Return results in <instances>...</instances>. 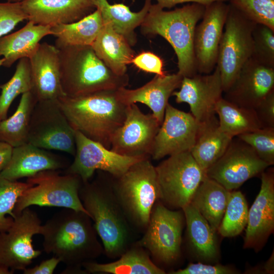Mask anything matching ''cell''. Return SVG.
I'll list each match as a JSON object with an SVG mask.
<instances>
[{
	"label": "cell",
	"mask_w": 274,
	"mask_h": 274,
	"mask_svg": "<svg viewBox=\"0 0 274 274\" xmlns=\"http://www.w3.org/2000/svg\"><path fill=\"white\" fill-rule=\"evenodd\" d=\"M51 26L35 24L31 21L19 30L0 38V56L2 66L10 67L16 61L29 58L38 48L40 41L52 35Z\"/></svg>",
	"instance_id": "obj_27"
},
{
	"label": "cell",
	"mask_w": 274,
	"mask_h": 274,
	"mask_svg": "<svg viewBox=\"0 0 274 274\" xmlns=\"http://www.w3.org/2000/svg\"><path fill=\"white\" fill-rule=\"evenodd\" d=\"M60 259L56 256L42 261L39 264L32 268H26L23 271L24 274H52L58 264L60 262Z\"/></svg>",
	"instance_id": "obj_45"
},
{
	"label": "cell",
	"mask_w": 274,
	"mask_h": 274,
	"mask_svg": "<svg viewBox=\"0 0 274 274\" xmlns=\"http://www.w3.org/2000/svg\"><path fill=\"white\" fill-rule=\"evenodd\" d=\"M183 77L178 73L170 75H156L141 87L129 89L122 87L117 90L119 100L128 106L140 102L147 106L161 125L168 99L175 90L180 88Z\"/></svg>",
	"instance_id": "obj_23"
},
{
	"label": "cell",
	"mask_w": 274,
	"mask_h": 274,
	"mask_svg": "<svg viewBox=\"0 0 274 274\" xmlns=\"http://www.w3.org/2000/svg\"><path fill=\"white\" fill-rule=\"evenodd\" d=\"M147 251L137 243L131 245L119 259L107 263L93 261L83 264L87 273L112 274H164L151 259Z\"/></svg>",
	"instance_id": "obj_28"
},
{
	"label": "cell",
	"mask_w": 274,
	"mask_h": 274,
	"mask_svg": "<svg viewBox=\"0 0 274 274\" xmlns=\"http://www.w3.org/2000/svg\"><path fill=\"white\" fill-rule=\"evenodd\" d=\"M0 121L7 118L9 109L15 98L20 94L30 91L32 81L28 58L19 60L15 73L7 83L0 85Z\"/></svg>",
	"instance_id": "obj_35"
},
{
	"label": "cell",
	"mask_w": 274,
	"mask_h": 274,
	"mask_svg": "<svg viewBox=\"0 0 274 274\" xmlns=\"http://www.w3.org/2000/svg\"><path fill=\"white\" fill-rule=\"evenodd\" d=\"M104 25L99 11L96 9L82 19L71 23L51 27L52 35L56 38L55 47L92 46Z\"/></svg>",
	"instance_id": "obj_32"
},
{
	"label": "cell",
	"mask_w": 274,
	"mask_h": 274,
	"mask_svg": "<svg viewBox=\"0 0 274 274\" xmlns=\"http://www.w3.org/2000/svg\"><path fill=\"white\" fill-rule=\"evenodd\" d=\"M182 210L189 245L193 253L205 262L216 261L219 254L216 231L191 203Z\"/></svg>",
	"instance_id": "obj_25"
},
{
	"label": "cell",
	"mask_w": 274,
	"mask_h": 274,
	"mask_svg": "<svg viewBox=\"0 0 274 274\" xmlns=\"http://www.w3.org/2000/svg\"><path fill=\"white\" fill-rule=\"evenodd\" d=\"M4 61V59L3 58H0V67L3 65V63Z\"/></svg>",
	"instance_id": "obj_51"
},
{
	"label": "cell",
	"mask_w": 274,
	"mask_h": 274,
	"mask_svg": "<svg viewBox=\"0 0 274 274\" xmlns=\"http://www.w3.org/2000/svg\"><path fill=\"white\" fill-rule=\"evenodd\" d=\"M263 127H274V91L255 109Z\"/></svg>",
	"instance_id": "obj_44"
},
{
	"label": "cell",
	"mask_w": 274,
	"mask_h": 274,
	"mask_svg": "<svg viewBox=\"0 0 274 274\" xmlns=\"http://www.w3.org/2000/svg\"><path fill=\"white\" fill-rule=\"evenodd\" d=\"M249 19L274 29V0H228Z\"/></svg>",
	"instance_id": "obj_38"
},
{
	"label": "cell",
	"mask_w": 274,
	"mask_h": 274,
	"mask_svg": "<svg viewBox=\"0 0 274 274\" xmlns=\"http://www.w3.org/2000/svg\"><path fill=\"white\" fill-rule=\"evenodd\" d=\"M259 193L248 211L244 248L258 251L274 230L273 169L261 174Z\"/></svg>",
	"instance_id": "obj_20"
},
{
	"label": "cell",
	"mask_w": 274,
	"mask_h": 274,
	"mask_svg": "<svg viewBox=\"0 0 274 274\" xmlns=\"http://www.w3.org/2000/svg\"><path fill=\"white\" fill-rule=\"evenodd\" d=\"M231 191L206 177L195 191L190 203L217 231L223 217Z\"/></svg>",
	"instance_id": "obj_31"
},
{
	"label": "cell",
	"mask_w": 274,
	"mask_h": 274,
	"mask_svg": "<svg viewBox=\"0 0 274 274\" xmlns=\"http://www.w3.org/2000/svg\"><path fill=\"white\" fill-rule=\"evenodd\" d=\"M238 273L234 268L221 264L201 262L190 263L185 268L169 271L171 274H233Z\"/></svg>",
	"instance_id": "obj_42"
},
{
	"label": "cell",
	"mask_w": 274,
	"mask_h": 274,
	"mask_svg": "<svg viewBox=\"0 0 274 274\" xmlns=\"http://www.w3.org/2000/svg\"><path fill=\"white\" fill-rule=\"evenodd\" d=\"M185 222L182 210H172L158 200L153 207L144 234L137 243L148 251L156 262L172 264L181 255Z\"/></svg>",
	"instance_id": "obj_10"
},
{
	"label": "cell",
	"mask_w": 274,
	"mask_h": 274,
	"mask_svg": "<svg viewBox=\"0 0 274 274\" xmlns=\"http://www.w3.org/2000/svg\"><path fill=\"white\" fill-rule=\"evenodd\" d=\"M41 226L38 215L29 208L17 215L9 229L0 232V263L13 271L27 268L42 253L32 245Z\"/></svg>",
	"instance_id": "obj_12"
},
{
	"label": "cell",
	"mask_w": 274,
	"mask_h": 274,
	"mask_svg": "<svg viewBox=\"0 0 274 274\" xmlns=\"http://www.w3.org/2000/svg\"><path fill=\"white\" fill-rule=\"evenodd\" d=\"M91 46L113 72L120 76L127 74V65L131 63L135 53L127 41L109 24L104 23Z\"/></svg>",
	"instance_id": "obj_26"
},
{
	"label": "cell",
	"mask_w": 274,
	"mask_h": 274,
	"mask_svg": "<svg viewBox=\"0 0 274 274\" xmlns=\"http://www.w3.org/2000/svg\"><path fill=\"white\" fill-rule=\"evenodd\" d=\"M229 10L226 2L205 6L201 21L196 25L193 49L197 73H211L217 65L218 50Z\"/></svg>",
	"instance_id": "obj_16"
},
{
	"label": "cell",
	"mask_w": 274,
	"mask_h": 274,
	"mask_svg": "<svg viewBox=\"0 0 274 274\" xmlns=\"http://www.w3.org/2000/svg\"><path fill=\"white\" fill-rule=\"evenodd\" d=\"M215 112L221 129L233 138L263 127L254 109L239 106L223 97L217 102Z\"/></svg>",
	"instance_id": "obj_33"
},
{
	"label": "cell",
	"mask_w": 274,
	"mask_h": 274,
	"mask_svg": "<svg viewBox=\"0 0 274 274\" xmlns=\"http://www.w3.org/2000/svg\"><path fill=\"white\" fill-rule=\"evenodd\" d=\"M159 200L166 207L182 209L189 204L206 177V171L189 151L168 156L155 166Z\"/></svg>",
	"instance_id": "obj_8"
},
{
	"label": "cell",
	"mask_w": 274,
	"mask_h": 274,
	"mask_svg": "<svg viewBox=\"0 0 274 274\" xmlns=\"http://www.w3.org/2000/svg\"><path fill=\"white\" fill-rule=\"evenodd\" d=\"M223 92L220 73L216 65L210 74L184 77L180 90L175 91L172 95L177 103L188 104L190 113L202 123L215 116V106L222 97Z\"/></svg>",
	"instance_id": "obj_18"
},
{
	"label": "cell",
	"mask_w": 274,
	"mask_h": 274,
	"mask_svg": "<svg viewBox=\"0 0 274 274\" xmlns=\"http://www.w3.org/2000/svg\"><path fill=\"white\" fill-rule=\"evenodd\" d=\"M13 147L9 144L0 142V173L9 164L12 154Z\"/></svg>",
	"instance_id": "obj_47"
},
{
	"label": "cell",
	"mask_w": 274,
	"mask_h": 274,
	"mask_svg": "<svg viewBox=\"0 0 274 274\" xmlns=\"http://www.w3.org/2000/svg\"><path fill=\"white\" fill-rule=\"evenodd\" d=\"M252 57L260 62L274 67V29L256 23L252 32Z\"/></svg>",
	"instance_id": "obj_40"
},
{
	"label": "cell",
	"mask_w": 274,
	"mask_h": 274,
	"mask_svg": "<svg viewBox=\"0 0 274 274\" xmlns=\"http://www.w3.org/2000/svg\"><path fill=\"white\" fill-rule=\"evenodd\" d=\"M24 0H7L8 2L11 3H17V2H21Z\"/></svg>",
	"instance_id": "obj_50"
},
{
	"label": "cell",
	"mask_w": 274,
	"mask_h": 274,
	"mask_svg": "<svg viewBox=\"0 0 274 274\" xmlns=\"http://www.w3.org/2000/svg\"><path fill=\"white\" fill-rule=\"evenodd\" d=\"M59 170H45L27 178L26 182L31 185L18 198L14 210L15 217L32 205L71 209L89 215L79 195L82 183L80 177L61 174Z\"/></svg>",
	"instance_id": "obj_7"
},
{
	"label": "cell",
	"mask_w": 274,
	"mask_h": 274,
	"mask_svg": "<svg viewBox=\"0 0 274 274\" xmlns=\"http://www.w3.org/2000/svg\"><path fill=\"white\" fill-rule=\"evenodd\" d=\"M160 124L152 113H143L135 104L126 107L123 124L114 133L110 149L128 157H151Z\"/></svg>",
	"instance_id": "obj_15"
},
{
	"label": "cell",
	"mask_w": 274,
	"mask_h": 274,
	"mask_svg": "<svg viewBox=\"0 0 274 274\" xmlns=\"http://www.w3.org/2000/svg\"><path fill=\"white\" fill-rule=\"evenodd\" d=\"M274 91V67L251 57L225 91L224 98L241 107L254 109Z\"/></svg>",
	"instance_id": "obj_19"
},
{
	"label": "cell",
	"mask_w": 274,
	"mask_h": 274,
	"mask_svg": "<svg viewBox=\"0 0 274 274\" xmlns=\"http://www.w3.org/2000/svg\"><path fill=\"white\" fill-rule=\"evenodd\" d=\"M31 184L11 181L0 176V232L7 231L15 215L14 210L22 192Z\"/></svg>",
	"instance_id": "obj_37"
},
{
	"label": "cell",
	"mask_w": 274,
	"mask_h": 274,
	"mask_svg": "<svg viewBox=\"0 0 274 274\" xmlns=\"http://www.w3.org/2000/svg\"><path fill=\"white\" fill-rule=\"evenodd\" d=\"M248 211L247 202L243 193L239 191H231L217 231L224 237L238 235L247 226Z\"/></svg>",
	"instance_id": "obj_36"
},
{
	"label": "cell",
	"mask_w": 274,
	"mask_h": 274,
	"mask_svg": "<svg viewBox=\"0 0 274 274\" xmlns=\"http://www.w3.org/2000/svg\"><path fill=\"white\" fill-rule=\"evenodd\" d=\"M101 15L103 22L109 24L117 33L122 36L130 46L136 42L135 29L140 26L146 16L151 0H145L143 8L133 12L123 4H110L107 0H92Z\"/></svg>",
	"instance_id": "obj_30"
},
{
	"label": "cell",
	"mask_w": 274,
	"mask_h": 274,
	"mask_svg": "<svg viewBox=\"0 0 274 274\" xmlns=\"http://www.w3.org/2000/svg\"><path fill=\"white\" fill-rule=\"evenodd\" d=\"M205 6L189 3L172 11H164L157 4H151L141 24L145 35H159L174 49L177 57L178 73L183 77L196 74L193 40L197 22L202 17Z\"/></svg>",
	"instance_id": "obj_4"
},
{
	"label": "cell",
	"mask_w": 274,
	"mask_h": 274,
	"mask_svg": "<svg viewBox=\"0 0 274 274\" xmlns=\"http://www.w3.org/2000/svg\"><path fill=\"white\" fill-rule=\"evenodd\" d=\"M199 123L190 113L178 110L169 103L155 136L151 157L154 160L190 151L195 142Z\"/></svg>",
	"instance_id": "obj_17"
},
{
	"label": "cell",
	"mask_w": 274,
	"mask_h": 274,
	"mask_svg": "<svg viewBox=\"0 0 274 274\" xmlns=\"http://www.w3.org/2000/svg\"><path fill=\"white\" fill-rule=\"evenodd\" d=\"M59 156L29 143L13 148L11 160L0 176L11 181L32 177L49 170H60L66 166Z\"/></svg>",
	"instance_id": "obj_24"
},
{
	"label": "cell",
	"mask_w": 274,
	"mask_h": 274,
	"mask_svg": "<svg viewBox=\"0 0 274 274\" xmlns=\"http://www.w3.org/2000/svg\"><path fill=\"white\" fill-rule=\"evenodd\" d=\"M76 152L72 163L64 173L78 175L82 182L89 180L96 170L113 177L123 175L135 163L148 157H128L119 154L101 144L75 131Z\"/></svg>",
	"instance_id": "obj_13"
},
{
	"label": "cell",
	"mask_w": 274,
	"mask_h": 274,
	"mask_svg": "<svg viewBox=\"0 0 274 274\" xmlns=\"http://www.w3.org/2000/svg\"><path fill=\"white\" fill-rule=\"evenodd\" d=\"M228 4L217 63L223 92L229 88L243 65L252 57V32L256 24Z\"/></svg>",
	"instance_id": "obj_9"
},
{
	"label": "cell",
	"mask_w": 274,
	"mask_h": 274,
	"mask_svg": "<svg viewBox=\"0 0 274 274\" xmlns=\"http://www.w3.org/2000/svg\"><path fill=\"white\" fill-rule=\"evenodd\" d=\"M29 59L32 81L30 91L37 101L65 96L61 84L58 50L55 46L40 43Z\"/></svg>",
	"instance_id": "obj_21"
},
{
	"label": "cell",
	"mask_w": 274,
	"mask_h": 274,
	"mask_svg": "<svg viewBox=\"0 0 274 274\" xmlns=\"http://www.w3.org/2000/svg\"><path fill=\"white\" fill-rule=\"evenodd\" d=\"M159 7L162 9H170L178 4L183 3H198L204 6L207 5L215 1L226 2L227 0H156Z\"/></svg>",
	"instance_id": "obj_46"
},
{
	"label": "cell",
	"mask_w": 274,
	"mask_h": 274,
	"mask_svg": "<svg viewBox=\"0 0 274 274\" xmlns=\"http://www.w3.org/2000/svg\"><path fill=\"white\" fill-rule=\"evenodd\" d=\"M237 137L269 166L274 164V127H263Z\"/></svg>",
	"instance_id": "obj_39"
},
{
	"label": "cell",
	"mask_w": 274,
	"mask_h": 274,
	"mask_svg": "<svg viewBox=\"0 0 274 274\" xmlns=\"http://www.w3.org/2000/svg\"><path fill=\"white\" fill-rule=\"evenodd\" d=\"M117 90H100L76 97L65 96L58 101L75 131L110 149L111 138L123 124L127 106L118 98Z\"/></svg>",
	"instance_id": "obj_2"
},
{
	"label": "cell",
	"mask_w": 274,
	"mask_h": 274,
	"mask_svg": "<svg viewBox=\"0 0 274 274\" xmlns=\"http://www.w3.org/2000/svg\"><path fill=\"white\" fill-rule=\"evenodd\" d=\"M263 269L266 273H273L274 271V256L273 252L270 258L264 264Z\"/></svg>",
	"instance_id": "obj_48"
},
{
	"label": "cell",
	"mask_w": 274,
	"mask_h": 274,
	"mask_svg": "<svg viewBox=\"0 0 274 274\" xmlns=\"http://www.w3.org/2000/svg\"><path fill=\"white\" fill-rule=\"evenodd\" d=\"M25 20H28V17L22 8L21 2L0 3V38Z\"/></svg>",
	"instance_id": "obj_41"
},
{
	"label": "cell",
	"mask_w": 274,
	"mask_h": 274,
	"mask_svg": "<svg viewBox=\"0 0 274 274\" xmlns=\"http://www.w3.org/2000/svg\"><path fill=\"white\" fill-rule=\"evenodd\" d=\"M131 63L145 72L158 75H165L162 59L151 52H143L135 56Z\"/></svg>",
	"instance_id": "obj_43"
},
{
	"label": "cell",
	"mask_w": 274,
	"mask_h": 274,
	"mask_svg": "<svg viewBox=\"0 0 274 274\" xmlns=\"http://www.w3.org/2000/svg\"><path fill=\"white\" fill-rule=\"evenodd\" d=\"M149 158L135 163L121 176L113 177L111 183L130 225L143 232L159 195L155 166Z\"/></svg>",
	"instance_id": "obj_6"
},
{
	"label": "cell",
	"mask_w": 274,
	"mask_h": 274,
	"mask_svg": "<svg viewBox=\"0 0 274 274\" xmlns=\"http://www.w3.org/2000/svg\"><path fill=\"white\" fill-rule=\"evenodd\" d=\"M75 133L58 99L37 102L31 115L28 143L45 150L60 151L74 156Z\"/></svg>",
	"instance_id": "obj_11"
},
{
	"label": "cell",
	"mask_w": 274,
	"mask_h": 274,
	"mask_svg": "<svg viewBox=\"0 0 274 274\" xmlns=\"http://www.w3.org/2000/svg\"><path fill=\"white\" fill-rule=\"evenodd\" d=\"M268 166L250 146L239 138L233 139L223 154L206 170V175L232 191Z\"/></svg>",
	"instance_id": "obj_14"
},
{
	"label": "cell",
	"mask_w": 274,
	"mask_h": 274,
	"mask_svg": "<svg viewBox=\"0 0 274 274\" xmlns=\"http://www.w3.org/2000/svg\"><path fill=\"white\" fill-rule=\"evenodd\" d=\"M79 195L94 222L104 252L109 258H119L131 246L132 231L111 184L98 177L91 182H82Z\"/></svg>",
	"instance_id": "obj_3"
},
{
	"label": "cell",
	"mask_w": 274,
	"mask_h": 274,
	"mask_svg": "<svg viewBox=\"0 0 274 274\" xmlns=\"http://www.w3.org/2000/svg\"><path fill=\"white\" fill-rule=\"evenodd\" d=\"M233 139L221 129L214 116L199 123L197 138L190 152L206 171L223 154Z\"/></svg>",
	"instance_id": "obj_29"
},
{
	"label": "cell",
	"mask_w": 274,
	"mask_h": 274,
	"mask_svg": "<svg viewBox=\"0 0 274 274\" xmlns=\"http://www.w3.org/2000/svg\"><path fill=\"white\" fill-rule=\"evenodd\" d=\"M37 101L31 91L22 94L14 113L0 121V142L13 148L28 143L31 115Z\"/></svg>",
	"instance_id": "obj_34"
},
{
	"label": "cell",
	"mask_w": 274,
	"mask_h": 274,
	"mask_svg": "<svg viewBox=\"0 0 274 274\" xmlns=\"http://www.w3.org/2000/svg\"><path fill=\"white\" fill-rule=\"evenodd\" d=\"M40 234L44 251L65 265L61 273L83 271L84 263L104 252L91 218L83 212L63 208L42 225Z\"/></svg>",
	"instance_id": "obj_1"
},
{
	"label": "cell",
	"mask_w": 274,
	"mask_h": 274,
	"mask_svg": "<svg viewBox=\"0 0 274 274\" xmlns=\"http://www.w3.org/2000/svg\"><path fill=\"white\" fill-rule=\"evenodd\" d=\"M58 50L61 87L66 96L117 90L129 83L128 75L120 76L113 72L91 46H67Z\"/></svg>",
	"instance_id": "obj_5"
},
{
	"label": "cell",
	"mask_w": 274,
	"mask_h": 274,
	"mask_svg": "<svg viewBox=\"0 0 274 274\" xmlns=\"http://www.w3.org/2000/svg\"><path fill=\"white\" fill-rule=\"evenodd\" d=\"M21 4L29 21L51 27L76 22L96 10L92 0H24Z\"/></svg>",
	"instance_id": "obj_22"
},
{
	"label": "cell",
	"mask_w": 274,
	"mask_h": 274,
	"mask_svg": "<svg viewBox=\"0 0 274 274\" xmlns=\"http://www.w3.org/2000/svg\"><path fill=\"white\" fill-rule=\"evenodd\" d=\"M13 273L14 271L9 267L0 263V274H12Z\"/></svg>",
	"instance_id": "obj_49"
}]
</instances>
